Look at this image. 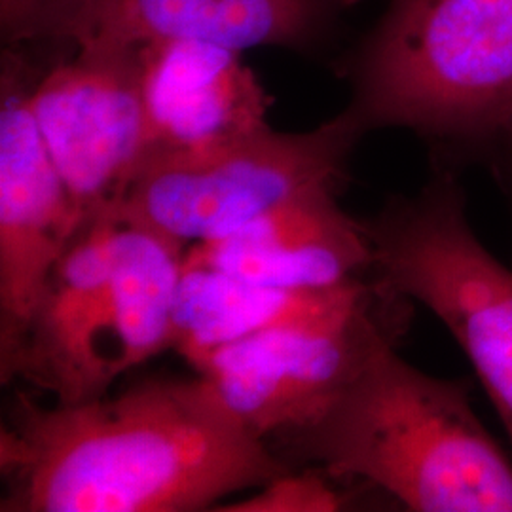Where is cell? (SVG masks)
I'll return each mask as SVG.
<instances>
[{
  "label": "cell",
  "instance_id": "cell-6",
  "mask_svg": "<svg viewBox=\"0 0 512 512\" xmlns=\"http://www.w3.org/2000/svg\"><path fill=\"white\" fill-rule=\"evenodd\" d=\"M410 304L376 274L346 310L220 346L192 368L247 431L279 439L317 420L374 353L397 346Z\"/></svg>",
  "mask_w": 512,
  "mask_h": 512
},
{
  "label": "cell",
  "instance_id": "cell-1",
  "mask_svg": "<svg viewBox=\"0 0 512 512\" xmlns=\"http://www.w3.org/2000/svg\"><path fill=\"white\" fill-rule=\"evenodd\" d=\"M291 471L196 374L84 403L16 391L2 416V512L211 511Z\"/></svg>",
  "mask_w": 512,
  "mask_h": 512
},
{
  "label": "cell",
  "instance_id": "cell-4",
  "mask_svg": "<svg viewBox=\"0 0 512 512\" xmlns=\"http://www.w3.org/2000/svg\"><path fill=\"white\" fill-rule=\"evenodd\" d=\"M363 222L376 274L450 330L512 440V270L476 238L461 186L444 171Z\"/></svg>",
  "mask_w": 512,
  "mask_h": 512
},
{
  "label": "cell",
  "instance_id": "cell-12",
  "mask_svg": "<svg viewBox=\"0 0 512 512\" xmlns=\"http://www.w3.org/2000/svg\"><path fill=\"white\" fill-rule=\"evenodd\" d=\"M338 0H93L74 29L76 48L137 50L156 40H196L243 52L308 46Z\"/></svg>",
  "mask_w": 512,
  "mask_h": 512
},
{
  "label": "cell",
  "instance_id": "cell-8",
  "mask_svg": "<svg viewBox=\"0 0 512 512\" xmlns=\"http://www.w3.org/2000/svg\"><path fill=\"white\" fill-rule=\"evenodd\" d=\"M31 107L82 217L120 202L148 152L137 50L76 48L38 71Z\"/></svg>",
  "mask_w": 512,
  "mask_h": 512
},
{
  "label": "cell",
  "instance_id": "cell-10",
  "mask_svg": "<svg viewBox=\"0 0 512 512\" xmlns=\"http://www.w3.org/2000/svg\"><path fill=\"white\" fill-rule=\"evenodd\" d=\"M338 188L279 203L228 236L190 245L184 266L296 291L332 289L374 272L363 219L338 203Z\"/></svg>",
  "mask_w": 512,
  "mask_h": 512
},
{
  "label": "cell",
  "instance_id": "cell-9",
  "mask_svg": "<svg viewBox=\"0 0 512 512\" xmlns=\"http://www.w3.org/2000/svg\"><path fill=\"white\" fill-rule=\"evenodd\" d=\"M118 215L95 213L57 264L12 365L0 380L35 385L54 403L109 393L116 376L110 310V249Z\"/></svg>",
  "mask_w": 512,
  "mask_h": 512
},
{
  "label": "cell",
  "instance_id": "cell-7",
  "mask_svg": "<svg viewBox=\"0 0 512 512\" xmlns=\"http://www.w3.org/2000/svg\"><path fill=\"white\" fill-rule=\"evenodd\" d=\"M38 69L10 48L0 78V374L12 365L52 274L88 220L40 135Z\"/></svg>",
  "mask_w": 512,
  "mask_h": 512
},
{
  "label": "cell",
  "instance_id": "cell-5",
  "mask_svg": "<svg viewBox=\"0 0 512 512\" xmlns=\"http://www.w3.org/2000/svg\"><path fill=\"white\" fill-rule=\"evenodd\" d=\"M365 133L346 109L302 133L266 128L222 147L150 154L112 209L186 247L222 238L296 196L342 190Z\"/></svg>",
  "mask_w": 512,
  "mask_h": 512
},
{
  "label": "cell",
  "instance_id": "cell-13",
  "mask_svg": "<svg viewBox=\"0 0 512 512\" xmlns=\"http://www.w3.org/2000/svg\"><path fill=\"white\" fill-rule=\"evenodd\" d=\"M374 279L376 270L332 289L296 291L183 266L173 349L192 365L220 346L346 310Z\"/></svg>",
  "mask_w": 512,
  "mask_h": 512
},
{
  "label": "cell",
  "instance_id": "cell-11",
  "mask_svg": "<svg viewBox=\"0 0 512 512\" xmlns=\"http://www.w3.org/2000/svg\"><path fill=\"white\" fill-rule=\"evenodd\" d=\"M137 54L147 158L222 147L270 128V97L238 50L196 40H156L139 46Z\"/></svg>",
  "mask_w": 512,
  "mask_h": 512
},
{
  "label": "cell",
  "instance_id": "cell-16",
  "mask_svg": "<svg viewBox=\"0 0 512 512\" xmlns=\"http://www.w3.org/2000/svg\"><path fill=\"white\" fill-rule=\"evenodd\" d=\"M93 0H0L4 37L12 44L29 40H69Z\"/></svg>",
  "mask_w": 512,
  "mask_h": 512
},
{
  "label": "cell",
  "instance_id": "cell-14",
  "mask_svg": "<svg viewBox=\"0 0 512 512\" xmlns=\"http://www.w3.org/2000/svg\"><path fill=\"white\" fill-rule=\"evenodd\" d=\"M186 245L122 222L110 249V310L116 376L173 349Z\"/></svg>",
  "mask_w": 512,
  "mask_h": 512
},
{
  "label": "cell",
  "instance_id": "cell-3",
  "mask_svg": "<svg viewBox=\"0 0 512 512\" xmlns=\"http://www.w3.org/2000/svg\"><path fill=\"white\" fill-rule=\"evenodd\" d=\"M365 131L482 147L512 135V0H391L353 67Z\"/></svg>",
  "mask_w": 512,
  "mask_h": 512
},
{
  "label": "cell",
  "instance_id": "cell-15",
  "mask_svg": "<svg viewBox=\"0 0 512 512\" xmlns=\"http://www.w3.org/2000/svg\"><path fill=\"white\" fill-rule=\"evenodd\" d=\"M346 497L330 486L327 476L287 471L260 486L255 494L217 511L232 512H332L346 507Z\"/></svg>",
  "mask_w": 512,
  "mask_h": 512
},
{
  "label": "cell",
  "instance_id": "cell-18",
  "mask_svg": "<svg viewBox=\"0 0 512 512\" xmlns=\"http://www.w3.org/2000/svg\"><path fill=\"white\" fill-rule=\"evenodd\" d=\"M359 0H338V6H349V4H355Z\"/></svg>",
  "mask_w": 512,
  "mask_h": 512
},
{
  "label": "cell",
  "instance_id": "cell-17",
  "mask_svg": "<svg viewBox=\"0 0 512 512\" xmlns=\"http://www.w3.org/2000/svg\"><path fill=\"white\" fill-rule=\"evenodd\" d=\"M507 145V162H505V177H507V184H509V192H511L512 200V135L505 141Z\"/></svg>",
  "mask_w": 512,
  "mask_h": 512
},
{
  "label": "cell",
  "instance_id": "cell-2",
  "mask_svg": "<svg viewBox=\"0 0 512 512\" xmlns=\"http://www.w3.org/2000/svg\"><path fill=\"white\" fill-rule=\"evenodd\" d=\"M385 346L308 427L283 440L336 478L382 490L408 511L512 512V463L459 382Z\"/></svg>",
  "mask_w": 512,
  "mask_h": 512
}]
</instances>
